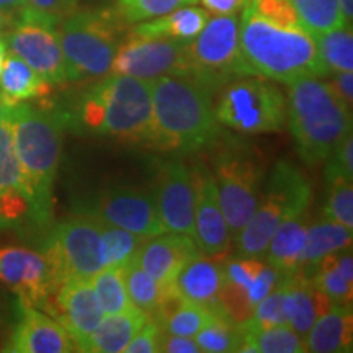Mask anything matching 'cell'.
Wrapping results in <instances>:
<instances>
[{
	"label": "cell",
	"instance_id": "obj_48",
	"mask_svg": "<svg viewBox=\"0 0 353 353\" xmlns=\"http://www.w3.org/2000/svg\"><path fill=\"white\" fill-rule=\"evenodd\" d=\"M339 6H341V12L343 20L347 25H352L353 20V0H339Z\"/></svg>",
	"mask_w": 353,
	"mask_h": 353
},
{
	"label": "cell",
	"instance_id": "obj_23",
	"mask_svg": "<svg viewBox=\"0 0 353 353\" xmlns=\"http://www.w3.org/2000/svg\"><path fill=\"white\" fill-rule=\"evenodd\" d=\"M285 312L288 325L304 337L317 317L332 307L325 293L317 288L312 278L303 272H294L283 280Z\"/></svg>",
	"mask_w": 353,
	"mask_h": 353
},
{
	"label": "cell",
	"instance_id": "obj_51",
	"mask_svg": "<svg viewBox=\"0 0 353 353\" xmlns=\"http://www.w3.org/2000/svg\"><path fill=\"white\" fill-rule=\"evenodd\" d=\"M87 2H90L92 7H101V6H108L112 0H87Z\"/></svg>",
	"mask_w": 353,
	"mask_h": 353
},
{
	"label": "cell",
	"instance_id": "obj_15",
	"mask_svg": "<svg viewBox=\"0 0 353 353\" xmlns=\"http://www.w3.org/2000/svg\"><path fill=\"white\" fill-rule=\"evenodd\" d=\"M152 195L167 232L193 236L195 188L192 169L179 159L159 162L154 169Z\"/></svg>",
	"mask_w": 353,
	"mask_h": 353
},
{
	"label": "cell",
	"instance_id": "obj_47",
	"mask_svg": "<svg viewBox=\"0 0 353 353\" xmlns=\"http://www.w3.org/2000/svg\"><path fill=\"white\" fill-rule=\"evenodd\" d=\"M28 7V0H0V12L17 15L20 10Z\"/></svg>",
	"mask_w": 353,
	"mask_h": 353
},
{
	"label": "cell",
	"instance_id": "obj_50",
	"mask_svg": "<svg viewBox=\"0 0 353 353\" xmlns=\"http://www.w3.org/2000/svg\"><path fill=\"white\" fill-rule=\"evenodd\" d=\"M6 54H7L6 41H3V38H0V72H2V65H3V59H6Z\"/></svg>",
	"mask_w": 353,
	"mask_h": 353
},
{
	"label": "cell",
	"instance_id": "obj_25",
	"mask_svg": "<svg viewBox=\"0 0 353 353\" xmlns=\"http://www.w3.org/2000/svg\"><path fill=\"white\" fill-rule=\"evenodd\" d=\"M208 20V10L195 6H185L157 19L131 25L128 33L144 38H172L190 41L205 28Z\"/></svg>",
	"mask_w": 353,
	"mask_h": 353
},
{
	"label": "cell",
	"instance_id": "obj_1",
	"mask_svg": "<svg viewBox=\"0 0 353 353\" xmlns=\"http://www.w3.org/2000/svg\"><path fill=\"white\" fill-rule=\"evenodd\" d=\"M8 114L30 219L44 228L52 218V190L63 151L64 120L59 113L33 107L28 101L10 107Z\"/></svg>",
	"mask_w": 353,
	"mask_h": 353
},
{
	"label": "cell",
	"instance_id": "obj_8",
	"mask_svg": "<svg viewBox=\"0 0 353 353\" xmlns=\"http://www.w3.org/2000/svg\"><path fill=\"white\" fill-rule=\"evenodd\" d=\"M214 113L219 125L242 134L276 132L286 125V99L275 83L245 76L221 87Z\"/></svg>",
	"mask_w": 353,
	"mask_h": 353
},
{
	"label": "cell",
	"instance_id": "obj_46",
	"mask_svg": "<svg viewBox=\"0 0 353 353\" xmlns=\"http://www.w3.org/2000/svg\"><path fill=\"white\" fill-rule=\"evenodd\" d=\"M203 3L205 10H208L214 15H234L237 10H241L245 0H198Z\"/></svg>",
	"mask_w": 353,
	"mask_h": 353
},
{
	"label": "cell",
	"instance_id": "obj_4",
	"mask_svg": "<svg viewBox=\"0 0 353 353\" xmlns=\"http://www.w3.org/2000/svg\"><path fill=\"white\" fill-rule=\"evenodd\" d=\"M72 123L99 136L151 144V83L138 77L107 74L79 97Z\"/></svg>",
	"mask_w": 353,
	"mask_h": 353
},
{
	"label": "cell",
	"instance_id": "obj_39",
	"mask_svg": "<svg viewBox=\"0 0 353 353\" xmlns=\"http://www.w3.org/2000/svg\"><path fill=\"white\" fill-rule=\"evenodd\" d=\"M281 324H288L285 312L283 281H280V283L272 290V293H268L267 296L255 306L252 316L239 325L242 330L250 332V330H260Z\"/></svg>",
	"mask_w": 353,
	"mask_h": 353
},
{
	"label": "cell",
	"instance_id": "obj_6",
	"mask_svg": "<svg viewBox=\"0 0 353 353\" xmlns=\"http://www.w3.org/2000/svg\"><path fill=\"white\" fill-rule=\"evenodd\" d=\"M59 39L69 81L99 79L110 74L112 61L126 37L128 25L112 6L77 8L59 21Z\"/></svg>",
	"mask_w": 353,
	"mask_h": 353
},
{
	"label": "cell",
	"instance_id": "obj_32",
	"mask_svg": "<svg viewBox=\"0 0 353 353\" xmlns=\"http://www.w3.org/2000/svg\"><path fill=\"white\" fill-rule=\"evenodd\" d=\"M241 329V325H239ZM242 345L239 352L244 353H304V339L298 335L288 324L273 325L260 330H242Z\"/></svg>",
	"mask_w": 353,
	"mask_h": 353
},
{
	"label": "cell",
	"instance_id": "obj_44",
	"mask_svg": "<svg viewBox=\"0 0 353 353\" xmlns=\"http://www.w3.org/2000/svg\"><path fill=\"white\" fill-rule=\"evenodd\" d=\"M159 352L165 353H201V348L192 337H183V335L169 334L162 330L161 343H159Z\"/></svg>",
	"mask_w": 353,
	"mask_h": 353
},
{
	"label": "cell",
	"instance_id": "obj_17",
	"mask_svg": "<svg viewBox=\"0 0 353 353\" xmlns=\"http://www.w3.org/2000/svg\"><path fill=\"white\" fill-rule=\"evenodd\" d=\"M192 174L195 188V221L192 237L201 255H224L232 237L221 210L213 172L206 164H196Z\"/></svg>",
	"mask_w": 353,
	"mask_h": 353
},
{
	"label": "cell",
	"instance_id": "obj_33",
	"mask_svg": "<svg viewBox=\"0 0 353 353\" xmlns=\"http://www.w3.org/2000/svg\"><path fill=\"white\" fill-rule=\"evenodd\" d=\"M95 218L99 221L101 234L105 267L123 268L128 263H131L132 260H136L141 247L144 245L148 237H143L139 234H134L123 228L114 226V224H110L105 219L99 218V216H95Z\"/></svg>",
	"mask_w": 353,
	"mask_h": 353
},
{
	"label": "cell",
	"instance_id": "obj_49",
	"mask_svg": "<svg viewBox=\"0 0 353 353\" xmlns=\"http://www.w3.org/2000/svg\"><path fill=\"white\" fill-rule=\"evenodd\" d=\"M17 15H10V13H6V12H0V38H3V34L8 32V28H10L13 20H15Z\"/></svg>",
	"mask_w": 353,
	"mask_h": 353
},
{
	"label": "cell",
	"instance_id": "obj_43",
	"mask_svg": "<svg viewBox=\"0 0 353 353\" xmlns=\"http://www.w3.org/2000/svg\"><path fill=\"white\" fill-rule=\"evenodd\" d=\"M28 7L54 17L57 20H63L69 13L77 10L79 0H28Z\"/></svg>",
	"mask_w": 353,
	"mask_h": 353
},
{
	"label": "cell",
	"instance_id": "obj_7",
	"mask_svg": "<svg viewBox=\"0 0 353 353\" xmlns=\"http://www.w3.org/2000/svg\"><path fill=\"white\" fill-rule=\"evenodd\" d=\"M311 203V185L298 167L278 161L262 187L257 208L237 234V255L260 259L281 223L304 214Z\"/></svg>",
	"mask_w": 353,
	"mask_h": 353
},
{
	"label": "cell",
	"instance_id": "obj_28",
	"mask_svg": "<svg viewBox=\"0 0 353 353\" xmlns=\"http://www.w3.org/2000/svg\"><path fill=\"white\" fill-rule=\"evenodd\" d=\"M317 288L334 306L352 307L353 301V257L350 249L325 255L309 273Z\"/></svg>",
	"mask_w": 353,
	"mask_h": 353
},
{
	"label": "cell",
	"instance_id": "obj_10",
	"mask_svg": "<svg viewBox=\"0 0 353 353\" xmlns=\"http://www.w3.org/2000/svg\"><path fill=\"white\" fill-rule=\"evenodd\" d=\"M187 61V77L213 94L234 79L249 76L241 56L236 13L210 17L205 28L188 41Z\"/></svg>",
	"mask_w": 353,
	"mask_h": 353
},
{
	"label": "cell",
	"instance_id": "obj_13",
	"mask_svg": "<svg viewBox=\"0 0 353 353\" xmlns=\"http://www.w3.org/2000/svg\"><path fill=\"white\" fill-rule=\"evenodd\" d=\"M188 41L172 38H144L126 32L112 61V74L151 82L161 76L187 77Z\"/></svg>",
	"mask_w": 353,
	"mask_h": 353
},
{
	"label": "cell",
	"instance_id": "obj_27",
	"mask_svg": "<svg viewBox=\"0 0 353 353\" xmlns=\"http://www.w3.org/2000/svg\"><path fill=\"white\" fill-rule=\"evenodd\" d=\"M149 321V316L136 306L117 314H105L94 334L88 337L83 352L121 353L131 339Z\"/></svg>",
	"mask_w": 353,
	"mask_h": 353
},
{
	"label": "cell",
	"instance_id": "obj_36",
	"mask_svg": "<svg viewBox=\"0 0 353 353\" xmlns=\"http://www.w3.org/2000/svg\"><path fill=\"white\" fill-rule=\"evenodd\" d=\"M92 285L103 314H117L132 307L123 268L105 267L92 278Z\"/></svg>",
	"mask_w": 353,
	"mask_h": 353
},
{
	"label": "cell",
	"instance_id": "obj_38",
	"mask_svg": "<svg viewBox=\"0 0 353 353\" xmlns=\"http://www.w3.org/2000/svg\"><path fill=\"white\" fill-rule=\"evenodd\" d=\"M198 0H114L113 12L128 26L170 13L175 8L195 6Z\"/></svg>",
	"mask_w": 353,
	"mask_h": 353
},
{
	"label": "cell",
	"instance_id": "obj_42",
	"mask_svg": "<svg viewBox=\"0 0 353 353\" xmlns=\"http://www.w3.org/2000/svg\"><path fill=\"white\" fill-rule=\"evenodd\" d=\"M161 332L157 322L149 319L138 330V334L131 339L125 348V353H157L159 343H161Z\"/></svg>",
	"mask_w": 353,
	"mask_h": 353
},
{
	"label": "cell",
	"instance_id": "obj_22",
	"mask_svg": "<svg viewBox=\"0 0 353 353\" xmlns=\"http://www.w3.org/2000/svg\"><path fill=\"white\" fill-rule=\"evenodd\" d=\"M223 283L224 255H198L185 265L172 286L185 301L216 309Z\"/></svg>",
	"mask_w": 353,
	"mask_h": 353
},
{
	"label": "cell",
	"instance_id": "obj_31",
	"mask_svg": "<svg viewBox=\"0 0 353 353\" xmlns=\"http://www.w3.org/2000/svg\"><path fill=\"white\" fill-rule=\"evenodd\" d=\"M123 275L132 306L144 311L149 317L174 293V286L157 281L148 272H144L136 260L123 267Z\"/></svg>",
	"mask_w": 353,
	"mask_h": 353
},
{
	"label": "cell",
	"instance_id": "obj_19",
	"mask_svg": "<svg viewBox=\"0 0 353 353\" xmlns=\"http://www.w3.org/2000/svg\"><path fill=\"white\" fill-rule=\"evenodd\" d=\"M2 352L7 353H69L76 343L63 325L41 309L19 299V319Z\"/></svg>",
	"mask_w": 353,
	"mask_h": 353
},
{
	"label": "cell",
	"instance_id": "obj_20",
	"mask_svg": "<svg viewBox=\"0 0 353 353\" xmlns=\"http://www.w3.org/2000/svg\"><path fill=\"white\" fill-rule=\"evenodd\" d=\"M30 218V205L21 188L20 167L13 148L8 107L0 120V231L17 228Z\"/></svg>",
	"mask_w": 353,
	"mask_h": 353
},
{
	"label": "cell",
	"instance_id": "obj_30",
	"mask_svg": "<svg viewBox=\"0 0 353 353\" xmlns=\"http://www.w3.org/2000/svg\"><path fill=\"white\" fill-rule=\"evenodd\" d=\"M352 247V229L337 223V221L327 219L314 223L307 228L306 241L301 257H299L298 272L309 275L321 259L325 255L335 254L339 250L350 249Z\"/></svg>",
	"mask_w": 353,
	"mask_h": 353
},
{
	"label": "cell",
	"instance_id": "obj_9",
	"mask_svg": "<svg viewBox=\"0 0 353 353\" xmlns=\"http://www.w3.org/2000/svg\"><path fill=\"white\" fill-rule=\"evenodd\" d=\"M211 172L229 232L236 239L257 208L265 164L252 149L228 144L214 156V170Z\"/></svg>",
	"mask_w": 353,
	"mask_h": 353
},
{
	"label": "cell",
	"instance_id": "obj_29",
	"mask_svg": "<svg viewBox=\"0 0 353 353\" xmlns=\"http://www.w3.org/2000/svg\"><path fill=\"white\" fill-rule=\"evenodd\" d=\"M307 234V223L304 214L283 221L265 249L267 263L276 268L283 276L298 272L304 241Z\"/></svg>",
	"mask_w": 353,
	"mask_h": 353
},
{
	"label": "cell",
	"instance_id": "obj_3",
	"mask_svg": "<svg viewBox=\"0 0 353 353\" xmlns=\"http://www.w3.org/2000/svg\"><path fill=\"white\" fill-rule=\"evenodd\" d=\"M151 83L152 139L165 151H195L219 136L213 92L185 76H161Z\"/></svg>",
	"mask_w": 353,
	"mask_h": 353
},
{
	"label": "cell",
	"instance_id": "obj_52",
	"mask_svg": "<svg viewBox=\"0 0 353 353\" xmlns=\"http://www.w3.org/2000/svg\"><path fill=\"white\" fill-rule=\"evenodd\" d=\"M6 112H7V107H6V105H3V101L0 100V120H2V117H3V114H6Z\"/></svg>",
	"mask_w": 353,
	"mask_h": 353
},
{
	"label": "cell",
	"instance_id": "obj_16",
	"mask_svg": "<svg viewBox=\"0 0 353 353\" xmlns=\"http://www.w3.org/2000/svg\"><path fill=\"white\" fill-rule=\"evenodd\" d=\"M0 283L32 306H46L56 291V281L44 254L19 245L0 247Z\"/></svg>",
	"mask_w": 353,
	"mask_h": 353
},
{
	"label": "cell",
	"instance_id": "obj_11",
	"mask_svg": "<svg viewBox=\"0 0 353 353\" xmlns=\"http://www.w3.org/2000/svg\"><path fill=\"white\" fill-rule=\"evenodd\" d=\"M43 254L51 267L56 288L68 278L92 280L105 268L99 221L87 211L70 216L52 229Z\"/></svg>",
	"mask_w": 353,
	"mask_h": 353
},
{
	"label": "cell",
	"instance_id": "obj_34",
	"mask_svg": "<svg viewBox=\"0 0 353 353\" xmlns=\"http://www.w3.org/2000/svg\"><path fill=\"white\" fill-rule=\"evenodd\" d=\"M317 52L329 74L353 70L352 25H343L314 37Z\"/></svg>",
	"mask_w": 353,
	"mask_h": 353
},
{
	"label": "cell",
	"instance_id": "obj_35",
	"mask_svg": "<svg viewBox=\"0 0 353 353\" xmlns=\"http://www.w3.org/2000/svg\"><path fill=\"white\" fill-rule=\"evenodd\" d=\"M290 2L298 13L299 23L311 37L347 25L339 0H290Z\"/></svg>",
	"mask_w": 353,
	"mask_h": 353
},
{
	"label": "cell",
	"instance_id": "obj_2",
	"mask_svg": "<svg viewBox=\"0 0 353 353\" xmlns=\"http://www.w3.org/2000/svg\"><path fill=\"white\" fill-rule=\"evenodd\" d=\"M239 48L249 76L291 83L304 77H325L314 41L301 26H280L257 15L247 3L239 20Z\"/></svg>",
	"mask_w": 353,
	"mask_h": 353
},
{
	"label": "cell",
	"instance_id": "obj_21",
	"mask_svg": "<svg viewBox=\"0 0 353 353\" xmlns=\"http://www.w3.org/2000/svg\"><path fill=\"white\" fill-rule=\"evenodd\" d=\"M200 254L192 236L180 232L149 237L141 247L136 262L144 272L164 285H172L183 267Z\"/></svg>",
	"mask_w": 353,
	"mask_h": 353
},
{
	"label": "cell",
	"instance_id": "obj_40",
	"mask_svg": "<svg viewBox=\"0 0 353 353\" xmlns=\"http://www.w3.org/2000/svg\"><path fill=\"white\" fill-rule=\"evenodd\" d=\"M329 195L325 201V218L337 221L347 228H353V180L343 176L327 179Z\"/></svg>",
	"mask_w": 353,
	"mask_h": 353
},
{
	"label": "cell",
	"instance_id": "obj_37",
	"mask_svg": "<svg viewBox=\"0 0 353 353\" xmlns=\"http://www.w3.org/2000/svg\"><path fill=\"white\" fill-rule=\"evenodd\" d=\"M195 342L201 348V352L206 353L239 352L242 345V332L239 324H234L231 319L216 311L213 321L195 335Z\"/></svg>",
	"mask_w": 353,
	"mask_h": 353
},
{
	"label": "cell",
	"instance_id": "obj_45",
	"mask_svg": "<svg viewBox=\"0 0 353 353\" xmlns=\"http://www.w3.org/2000/svg\"><path fill=\"white\" fill-rule=\"evenodd\" d=\"M334 94L341 99L348 108L352 110L353 103V74L352 72H337L332 82L329 83Z\"/></svg>",
	"mask_w": 353,
	"mask_h": 353
},
{
	"label": "cell",
	"instance_id": "obj_24",
	"mask_svg": "<svg viewBox=\"0 0 353 353\" xmlns=\"http://www.w3.org/2000/svg\"><path fill=\"white\" fill-rule=\"evenodd\" d=\"M307 352L345 353L353 347L352 307L334 306L325 314L317 317L309 332L304 335Z\"/></svg>",
	"mask_w": 353,
	"mask_h": 353
},
{
	"label": "cell",
	"instance_id": "obj_12",
	"mask_svg": "<svg viewBox=\"0 0 353 353\" xmlns=\"http://www.w3.org/2000/svg\"><path fill=\"white\" fill-rule=\"evenodd\" d=\"M59 21L32 7H25L17 13L12 26L3 34L7 51L23 59L51 85L69 82L68 64L57 32Z\"/></svg>",
	"mask_w": 353,
	"mask_h": 353
},
{
	"label": "cell",
	"instance_id": "obj_18",
	"mask_svg": "<svg viewBox=\"0 0 353 353\" xmlns=\"http://www.w3.org/2000/svg\"><path fill=\"white\" fill-rule=\"evenodd\" d=\"M57 322L68 330L77 352H83L97 325L103 319V311L97 299L92 280L68 278L54 291Z\"/></svg>",
	"mask_w": 353,
	"mask_h": 353
},
{
	"label": "cell",
	"instance_id": "obj_41",
	"mask_svg": "<svg viewBox=\"0 0 353 353\" xmlns=\"http://www.w3.org/2000/svg\"><path fill=\"white\" fill-rule=\"evenodd\" d=\"M325 164V176L334 179V176H343V179L353 180V139L348 134L337 149L330 154Z\"/></svg>",
	"mask_w": 353,
	"mask_h": 353
},
{
	"label": "cell",
	"instance_id": "obj_14",
	"mask_svg": "<svg viewBox=\"0 0 353 353\" xmlns=\"http://www.w3.org/2000/svg\"><path fill=\"white\" fill-rule=\"evenodd\" d=\"M85 211L148 239L167 232L159 218L152 192L141 187L118 185L103 190L88 203Z\"/></svg>",
	"mask_w": 353,
	"mask_h": 353
},
{
	"label": "cell",
	"instance_id": "obj_5",
	"mask_svg": "<svg viewBox=\"0 0 353 353\" xmlns=\"http://www.w3.org/2000/svg\"><path fill=\"white\" fill-rule=\"evenodd\" d=\"M286 123L299 157L307 165H321L352 134V110L317 77L291 82L286 99Z\"/></svg>",
	"mask_w": 353,
	"mask_h": 353
},
{
	"label": "cell",
	"instance_id": "obj_26",
	"mask_svg": "<svg viewBox=\"0 0 353 353\" xmlns=\"http://www.w3.org/2000/svg\"><path fill=\"white\" fill-rule=\"evenodd\" d=\"M51 90V83L30 68L23 59L7 51L0 72V100L6 107H15L23 101L41 99Z\"/></svg>",
	"mask_w": 353,
	"mask_h": 353
}]
</instances>
